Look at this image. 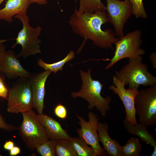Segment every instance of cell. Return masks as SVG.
I'll use <instances>...</instances> for the list:
<instances>
[{"instance_id":"30","label":"cell","mask_w":156,"mask_h":156,"mask_svg":"<svg viewBox=\"0 0 156 156\" xmlns=\"http://www.w3.org/2000/svg\"><path fill=\"white\" fill-rule=\"evenodd\" d=\"M20 152V149L19 147L14 146L10 150V154L11 156H16Z\"/></svg>"},{"instance_id":"10","label":"cell","mask_w":156,"mask_h":156,"mask_svg":"<svg viewBox=\"0 0 156 156\" xmlns=\"http://www.w3.org/2000/svg\"><path fill=\"white\" fill-rule=\"evenodd\" d=\"M79 120V124L81 127L77 129L79 137L83 139L86 144L91 146L94 151V156H105L106 152L99 144V140L97 131L99 118L94 112L90 111L88 114V122L77 114Z\"/></svg>"},{"instance_id":"24","label":"cell","mask_w":156,"mask_h":156,"mask_svg":"<svg viewBox=\"0 0 156 156\" xmlns=\"http://www.w3.org/2000/svg\"><path fill=\"white\" fill-rule=\"evenodd\" d=\"M131 3L132 8L133 14L136 18L144 19L148 18L145 10L143 0H128Z\"/></svg>"},{"instance_id":"32","label":"cell","mask_w":156,"mask_h":156,"mask_svg":"<svg viewBox=\"0 0 156 156\" xmlns=\"http://www.w3.org/2000/svg\"><path fill=\"white\" fill-rule=\"evenodd\" d=\"M57 0V1L58 0ZM33 3H36L39 5H44L47 3V0H30V4Z\"/></svg>"},{"instance_id":"12","label":"cell","mask_w":156,"mask_h":156,"mask_svg":"<svg viewBox=\"0 0 156 156\" xmlns=\"http://www.w3.org/2000/svg\"><path fill=\"white\" fill-rule=\"evenodd\" d=\"M49 70L41 73L31 74L29 78L32 93L33 108L38 114L43 113L44 107V97L45 94V84L51 73Z\"/></svg>"},{"instance_id":"31","label":"cell","mask_w":156,"mask_h":156,"mask_svg":"<svg viewBox=\"0 0 156 156\" xmlns=\"http://www.w3.org/2000/svg\"><path fill=\"white\" fill-rule=\"evenodd\" d=\"M14 146V144L12 141L9 140L6 141L3 145L4 148L7 150H10Z\"/></svg>"},{"instance_id":"16","label":"cell","mask_w":156,"mask_h":156,"mask_svg":"<svg viewBox=\"0 0 156 156\" xmlns=\"http://www.w3.org/2000/svg\"><path fill=\"white\" fill-rule=\"evenodd\" d=\"M30 0H7L5 7L0 9V20L9 23L13 21V17L18 14L26 15Z\"/></svg>"},{"instance_id":"22","label":"cell","mask_w":156,"mask_h":156,"mask_svg":"<svg viewBox=\"0 0 156 156\" xmlns=\"http://www.w3.org/2000/svg\"><path fill=\"white\" fill-rule=\"evenodd\" d=\"M55 152L57 156H77L69 139L57 140Z\"/></svg>"},{"instance_id":"15","label":"cell","mask_w":156,"mask_h":156,"mask_svg":"<svg viewBox=\"0 0 156 156\" xmlns=\"http://www.w3.org/2000/svg\"><path fill=\"white\" fill-rule=\"evenodd\" d=\"M108 128L107 123L99 122L97 131L99 141L103 146V148L109 156H122V146L110 137L108 132Z\"/></svg>"},{"instance_id":"11","label":"cell","mask_w":156,"mask_h":156,"mask_svg":"<svg viewBox=\"0 0 156 156\" xmlns=\"http://www.w3.org/2000/svg\"><path fill=\"white\" fill-rule=\"evenodd\" d=\"M113 85L109 89L116 94L122 101L125 108L126 116L124 121L134 125L137 122L135 106V99L138 90L131 88H125L126 85L114 75Z\"/></svg>"},{"instance_id":"2","label":"cell","mask_w":156,"mask_h":156,"mask_svg":"<svg viewBox=\"0 0 156 156\" xmlns=\"http://www.w3.org/2000/svg\"><path fill=\"white\" fill-rule=\"evenodd\" d=\"M91 71L90 68L87 72L80 70L82 81L81 88L79 91L72 92L71 96L74 98L79 97L85 99L88 103V107L89 110H92L96 107L104 118L110 108L109 104L112 99L109 95L105 98L102 96L101 92L103 85L99 80L92 79Z\"/></svg>"},{"instance_id":"7","label":"cell","mask_w":156,"mask_h":156,"mask_svg":"<svg viewBox=\"0 0 156 156\" xmlns=\"http://www.w3.org/2000/svg\"><path fill=\"white\" fill-rule=\"evenodd\" d=\"M19 78L9 89L8 96L7 110L12 113H22L33 108L29 78Z\"/></svg>"},{"instance_id":"25","label":"cell","mask_w":156,"mask_h":156,"mask_svg":"<svg viewBox=\"0 0 156 156\" xmlns=\"http://www.w3.org/2000/svg\"><path fill=\"white\" fill-rule=\"evenodd\" d=\"M54 113L57 117L62 119L67 117V112L65 107L61 103H59L55 106L54 109Z\"/></svg>"},{"instance_id":"23","label":"cell","mask_w":156,"mask_h":156,"mask_svg":"<svg viewBox=\"0 0 156 156\" xmlns=\"http://www.w3.org/2000/svg\"><path fill=\"white\" fill-rule=\"evenodd\" d=\"M56 141V140L49 139L36 148L37 152L42 156H55Z\"/></svg>"},{"instance_id":"5","label":"cell","mask_w":156,"mask_h":156,"mask_svg":"<svg viewBox=\"0 0 156 156\" xmlns=\"http://www.w3.org/2000/svg\"><path fill=\"white\" fill-rule=\"evenodd\" d=\"M14 17L19 20L23 25V28L18 32L17 38L13 39L16 40V42L12 46L14 48L17 44L21 46L22 50L17 55L18 57L25 58L41 53L40 44L41 41L39 37L41 34V27L34 28L30 26L29 18L26 15L18 14Z\"/></svg>"},{"instance_id":"4","label":"cell","mask_w":156,"mask_h":156,"mask_svg":"<svg viewBox=\"0 0 156 156\" xmlns=\"http://www.w3.org/2000/svg\"><path fill=\"white\" fill-rule=\"evenodd\" d=\"M22 114L23 120L18 128L19 134L27 148L33 151L49 138L32 109Z\"/></svg>"},{"instance_id":"21","label":"cell","mask_w":156,"mask_h":156,"mask_svg":"<svg viewBox=\"0 0 156 156\" xmlns=\"http://www.w3.org/2000/svg\"><path fill=\"white\" fill-rule=\"evenodd\" d=\"M142 148L138 138L132 137L122 147V156H139Z\"/></svg>"},{"instance_id":"28","label":"cell","mask_w":156,"mask_h":156,"mask_svg":"<svg viewBox=\"0 0 156 156\" xmlns=\"http://www.w3.org/2000/svg\"><path fill=\"white\" fill-rule=\"evenodd\" d=\"M3 40H0V63L3 59L5 54V46L3 43Z\"/></svg>"},{"instance_id":"13","label":"cell","mask_w":156,"mask_h":156,"mask_svg":"<svg viewBox=\"0 0 156 156\" xmlns=\"http://www.w3.org/2000/svg\"><path fill=\"white\" fill-rule=\"evenodd\" d=\"M17 55L12 50L6 51L0 63V72L5 74L8 78H29L31 73L21 65Z\"/></svg>"},{"instance_id":"20","label":"cell","mask_w":156,"mask_h":156,"mask_svg":"<svg viewBox=\"0 0 156 156\" xmlns=\"http://www.w3.org/2000/svg\"><path fill=\"white\" fill-rule=\"evenodd\" d=\"M69 139L77 156H94L92 148L81 138L71 137Z\"/></svg>"},{"instance_id":"8","label":"cell","mask_w":156,"mask_h":156,"mask_svg":"<svg viewBox=\"0 0 156 156\" xmlns=\"http://www.w3.org/2000/svg\"><path fill=\"white\" fill-rule=\"evenodd\" d=\"M139 122L148 126L156 124V85L138 91L135 99Z\"/></svg>"},{"instance_id":"33","label":"cell","mask_w":156,"mask_h":156,"mask_svg":"<svg viewBox=\"0 0 156 156\" xmlns=\"http://www.w3.org/2000/svg\"><path fill=\"white\" fill-rule=\"evenodd\" d=\"M5 0H0V5Z\"/></svg>"},{"instance_id":"18","label":"cell","mask_w":156,"mask_h":156,"mask_svg":"<svg viewBox=\"0 0 156 156\" xmlns=\"http://www.w3.org/2000/svg\"><path fill=\"white\" fill-rule=\"evenodd\" d=\"M75 57L74 52L71 50L64 58L58 62L52 64H48L45 63L41 58H40L38 60L37 64L45 70H49L55 74L60 70L62 71V68L65 64L73 59Z\"/></svg>"},{"instance_id":"26","label":"cell","mask_w":156,"mask_h":156,"mask_svg":"<svg viewBox=\"0 0 156 156\" xmlns=\"http://www.w3.org/2000/svg\"><path fill=\"white\" fill-rule=\"evenodd\" d=\"M9 90L3 78L0 76V98L7 99Z\"/></svg>"},{"instance_id":"14","label":"cell","mask_w":156,"mask_h":156,"mask_svg":"<svg viewBox=\"0 0 156 156\" xmlns=\"http://www.w3.org/2000/svg\"><path fill=\"white\" fill-rule=\"evenodd\" d=\"M36 116L39 121L44 127L49 139L57 140L69 139L71 137L60 122L52 118L43 113L38 114Z\"/></svg>"},{"instance_id":"27","label":"cell","mask_w":156,"mask_h":156,"mask_svg":"<svg viewBox=\"0 0 156 156\" xmlns=\"http://www.w3.org/2000/svg\"><path fill=\"white\" fill-rule=\"evenodd\" d=\"M0 129L10 131L18 129L15 126L7 123L0 114Z\"/></svg>"},{"instance_id":"6","label":"cell","mask_w":156,"mask_h":156,"mask_svg":"<svg viewBox=\"0 0 156 156\" xmlns=\"http://www.w3.org/2000/svg\"><path fill=\"white\" fill-rule=\"evenodd\" d=\"M142 43L141 31L136 29L118 38L115 43V50L110 62L105 67L106 70L111 68L116 63L124 58H132L142 56L145 51L140 48Z\"/></svg>"},{"instance_id":"1","label":"cell","mask_w":156,"mask_h":156,"mask_svg":"<svg viewBox=\"0 0 156 156\" xmlns=\"http://www.w3.org/2000/svg\"><path fill=\"white\" fill-rule=\"evenodd\" d=\"M106 11L90 14L80 13L75 9L70 18L68 23L73 32L84 38L77 51L80 53L88 40L96 46L106 49H113L112 45L118 40L114 32L107 29L103 30L102 25L107 23Z\"/></svg>"},{"instance_id":"17","label":"cell","mask_w":156,"mask_h":156,"mask_svg":"<svg viewBox=\"0 0 156 156\" xmlns=\"http://www.w3.org/2000/svg\"><path fill=\"white\" fill-rule=\"evenodd\" d=\"M123 123L128 133L138 136L142 142L146 143L153 147V151L151 156H156V142L153 135L148 131V126L140 122H137L134 125H131L124 120Z\"/></svg>"},{"instance_id":"3","label":"cell","mask_w":156,"mask_h":156,"mask_svg":"<svg viewBox=\"0 0 156 156\" xmlns=\"http://www.w3.org/2000/svg\"><path fill=\"white\" fill-rule=\"evenodd\" d=\"M142 56L129 58L128 62L119 70L115 71V76L129 88L138 90L140 86L156 85V77L148 70L147 65L142 62Z\"/></svg>"},{"instance_id":"34","label":"cell","mask_w":156,"mask_h":156,"mask_svg":"<svg viewBox=\"0 0 156 156\" xmlns=\"http://www.w3.org/2000/svg\"><path fill=\"white\" fill-rule=\"evenodd\" d=\"M1 156V154H0V156Z\"/></svg>"},{"instance_id":"29","label":"cell","mask_w":156,"mask_h":156,"mask_svg":"<svg viewBox=\"0 0 156 156\" xmlns=\"http://www.w3.org/2000/svg\"><path fill=\"white\" fill-rule=\"evenodd\" d=\"M149 58L152 67L154 68H156V52L152 53L149 56Z\"/></svg>"},{"instance_id":"19","label":"cell","mask_w":156,"mask_h":156,"mask_svg":"<svg viewBox=\"0 0 156 156\" xmlns=\"http://www.w3.org/2000/svg\"><path fill=\"white\" fill-rule=\"evenodd\" d=\"M79 1L78 11L80 13L92 14L97 11H106V6L101 0H79Z\"/></svg>"},{"instance_id":"9","label":"cell","mask_w":156,"mask_h":156,"mask_svg":"<svg viewBox=\"0 0 156 156\" xmlns=\"http://www.w3.org/2000/svg\"><path fill=\"white\" fill-rule=\"evenodd\" d=\"M106 1L108 22L114 27L115 36L121 37L124 35V26L133 14L131 4L128 0Z\"/></svg>"}]
</instances>
